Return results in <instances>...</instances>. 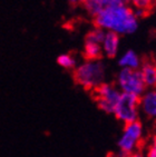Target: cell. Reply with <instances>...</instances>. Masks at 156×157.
I'll list each match as a JSON object with an SVG mask.
<instances>
[{"mask_svg": "<svg viewBox=\"0 0 156 157\" xmlns=\"http://www.w3.org/2000/svg\"><path fill=\"white\" fill-rule=\"evenodd\" d=\"M117 86L120 93L132 94L138 97H141L146 90L145 84L138 69L122 68L117 75Z\"/></svg>", "mask_w": 156, "mask_h": 157, "instance_id": "obj_3", "label": "cell"}, {"mask_svg": "<svg viewBox=\"0 0 156 157\" xmlns=\"http://www.w3.org/2000/svg\"><path fill=\"white\" fill-rule=\"evenodd\" d=\"M142 137H143V126H142L141 121H136L126 124L122 136L117 142L119 151H124L126 154L134 153L141 143Z\"/></svg>", "mask_w": 156, "mask_h": 157, "instance_id": "obj_5", "label": "cell"}, {"mask_svg": "<svg viewBox=\"0 0 156 157\" xmlns=\"http://www.w3.org/2000/svg\"><path fill=\"white\" fill-rule=\"evenodd\" d=\"M139 107L147 117L156 119V88L145 90L139 97Z\"/></svg>", "mask_w": 156, "mask_h": 157, "instance_id": "obj_7", "label": "cell"}, {"mask_svg": "<svg viewBox=\"0 0 156 157\" xmlns=\"http://www.w3.org/2000/svg\"><path fill=\"white\" fill-rule=\"evenodd\" d=\"M102 5L104 8L106 7H115V6H120L126 3V0H100Z\"/></svg>", "mask_w": 156, "mask_h": 157, "instance_id": "obj_16", "label": "cell"}, {"mask_svg": "<svg viewBox=\"0 0 156 157\" xmlns=\"http://www.w3.org/2000/svg\"><path fill=\"white\" fill-rule=\"evenodd\" d=\"M84 5H85V9L87 10L88 13L90 16H93V17H96L99 12L104 9L100 0H86L84 2Z\"/></svg>", "mask_w": 156, "mask_h": 157, "instance_id": "obj_12", "label": "cell"}, {"mask_svg": "<svg viewBox=\"0 0 156 157\" xmlns=\"http://www.w3.org/2000/svg\"><path fill=\"white\" fill-rule=\"evenodd\" d=\"M105 33H106V31L103 30L102 28L95 27L94 29H92V30L87 33L86 40H87V41H92V42H95V44L102 45L103 39H104V37H105Z\"/></svg>", "mask_w": 156, "mask_h": 157, "instance_id": "obj_13", "label": "cell"}, {"mask_svg": "<svg viewBox=\"0 0 156 157\" xmlns=\"http://www.w3.org/2000/svg\"><path fill=\"white\" fill-rule=\"evenodd\" d=\"M155 128H156V123H155Z\"/></svg>", "mask_w": 156, "mask_h": 157, "instance_id": "obj_21", "label": "cell"}, {"mask_svg": "<svg viewBox=\"0 0 156 157\" xmlns=\"http://www.w3.org/2000/svg\"><path fill=\"white\" fill-rule=\"evenodd\" d=\"M127 157H145V156L142 153H139V151H134L132 154H129Z\"/></svg>", "mask_w": 156, "mask_h": 157, "instance_id": "obj_18", "label": "cell"}, {"mask_svg": "<svg viewBox=\"0 0 156 157\" xmlns=\"http://www.w3.org/2000/svg\"><path fill=\"white\" fill-rule=\"evenodd\" d=\"M57 63L59 66L66 68V69H72L76 67V59L69 54H63L58 56Z\"/></svg>", "mask_w": 156, "mask_h": 157, "instance_id": "obj_14", "label": "cell"}, {"mask_svg": "<svg viewBox=\"0 0 156 157\" xmlns=\"http://www.w3.org/2000/svg\"><path fill=\"white\" fill-rule=\"evenodd\" d=\"M119 89L111 84L103 82L95 89L97 105L103 112L107 114H114L115 107H116L120 97Z\"/></svg>", "mask_w": 156, "mask_h": 157, "instance_id": "obj_6", "label": "cell"}, {"mask_svg": "<svg viewBox=\"0 0 156 157\" xmlns=\"http://www.w3.org/2000/svg\"><path fill=\"white\" fill-rule=\"evenodd\" d=\"M153 140H154V142L156 143V135H155V137H154V138H153Z\"/></svg>", "mask_w": 156, "mask_h": 157, "instance_id": "obj_20", "label": "cell"}, {"mask_svg": "<svg viewBox=\"0 0 156 157\" xmlns=\"http://www.w3.org/2000/svg\"><path fill=\"white\" fill-rule=\"evenodd\" d=\"M128 1L133 3L134 9H141L146 12L152 9V7L154 6V2H155V0H128Z\"/></svg>", "mask_w": 156, "mask_h": 157, "instance_id": "obj_15", "label": "cell"}, {"mask_svg": "<svg viewBox=\"0 0 156 157\" xmlns=\"http://www.w3.org/2000/svg\"><path fill=\"white\" fill-rule=\"evenodd\" d=\"M74 77L77 84L86 89H96L99 85L105 82L106 67L99 59L86 60L75 69Z\"/></svg>", "mask_w": 156, "mask_h": 157, "instance_id": "obj_2", "label": "cell"}, {"mask_svg": "<svg viewBox=\"0 0 156 157\" xmlns=\"http://www.w3.org/2000/svg\"><path fill=\"white\" fill-rule=\"evenodd\" d=\"M120 44V37L115 33L106 31L105 37L102 42V52L108 58H114L118 54Z\"/></svg>", "mask_w": 156, "mask_h": 157, "instance_id": "obj_8", "label": "cell"}, {"mask_svg": "<svg viewBox=\"0 0 156 157\" xmlns=\"http://www.w3.org/2000/svg\"><path fill=\"white\" fill-rule=\"evenodd\" d=\"M145 157H156V143L153 140V143L148 146L147 148V153Z\"/></svg>", "mask_w": 156, "mask_h": 157, "instance_id": "obj_17", "label": "cell"}, {"mask_svg": "<svg viewBox=\"0 0 156 157\" xmlns=\"http://www.w3.org/2000/svg\"><path fill=\"white\" fill-rule=\"evenodd\" d=\"M138 108H139V97L122 93L119 100L115 107L114 115L120 121L129 124L138 119Z\"/></svg>", "mask_w": 156, "mask_h": 157, "instance_id": "obj_4", "label": "cell"}, {"mask_svg": "<svg viewBox=\"0 0 156 157\" xmlns=\"http://www.w3.org/2000/svg\"><path fill=\"white\" fill-rule=\"evenodd\" d=\"M94 18L96 27L105 31L115 33L118 36L135 33L138 28V19L134 15V10L126 3L106 7Z\"/></svg>", "mask_w": 156, "mask_h": 157, "instance_id": "obj_1", "label": "cell"}, {"mask_svg": "<svg viewBox=\"0 0 156 157\" xmlns=\"http://www.w3.org/2000/svg\"><path fill=\"white\" fill-rule=\"evenodd\" d=\"M141 63V58H139V56L134 50H126L118 59V65L122 68L139 69Z\"/></svg>", "mask_w": 156, "mask_h": 157, "instance_id": "obj_10", "label": "cell"}, {"mask_svg": "<svg viewBox=\"0 0 156 157\" xmlns=\"http://www.w3.org/2000/svg\"><path fill=\"white\" fill-rule=\"evenodd\" d=\"M102 46L99 44H95L92 41H85L84 46V56L87 60H98L102 57Z\"/></svg>", "mask_w": 156, "mask_h": 157, "instance_id": "obj_11", "label": "cell"}, {"mask_svg": "<svg viewBox=\"0 0 156 157\" xmlns=\"http://www.w3.org/2000/svg\"><path fill=\"white\" fill-rule=\"evenodd\" d=\"M72 3H74V5H78V3H84L86 0H69Z\"/></svg>", "mask_w": 156, "mask_h": 157, "instance_id": "obj_19", "label": "cell"}, {"mask_svg": "<svg viewBox=\"0 0 156 157\" xmlns=\"http://www.w3.org/2000/svg\"><path fill=\"white\" fill-rule=\"evenodd\" d=\"M126 1H128V0H126Z\"/></svg>", "mask_w": 156, "mask_h": 157, "instance_id": "obj_22", "label": "cell"}, {"mask_svg": "<svg viewBox=\"0 0 156 157\" xmlns=\"http://www.w3.org/2000/svg\"><path fill=\"white\" fill-rule=\"evenodd\" d=\"M141 73L142 79L145 84V87L155 88L156 87V63L153 60H145L141 63Z\"/></svg>", "mask_w": 156, "mask_h": 157, "instance_id": "obj_9", "label": "cell"}]
</instances>
